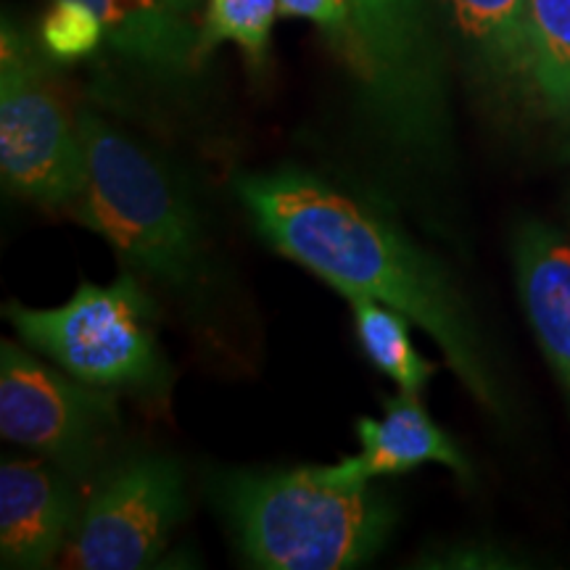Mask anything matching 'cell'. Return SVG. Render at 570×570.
I'll list each match as a JSON object with an SVG mask.
<instances>
[{
    "mask_svg": "<svg viewBox=\"0 0 570 570\" xmlns=\"http://www.w3.org/2000/svg\"><path fill=\"white\" fill-rule=\"evenodd\" d=\"M240 204L267 244L348 296L383 302L436 341L449 367L483 407L499 412V391L483 344L446 269L373 206L298 167L246 173Z\"/></svg>",
    "mask_w": 570,
    "mask_h": 570,
    "instance_id": "cell-1",
    "label": "cell"
},
{
    "mask_svg": "<svg viewBox=\"0 0 570 570\" xmlns=\"http://www.w3.org/2000/svg\"><path fill=\"white\" fill-rule=\"evenodd\" d=\"M169 3L175 6V9H180V11H185V13H190V17H194V11H196V6L202 3V0H169Z\"/></svg>",
    "mask_w": 570,
    "mask_h": 570,
    "instance_id": "cell-19",
    "label": "cell"
},
{
    "mask_svg": "<svg viewBox=\"0 0 570 570\" xmlns=\"http://www.w3.org/2000/svg\"><path fill=\"white\" fill-rule=\"evenodd\" d=\"M188 515L183 465L164 454H138L106 470L63 547V568L138 570L167 550Z\"/></svg>",
    "mask_w": 570,
    "mask_h": 570,
    "instance_id": "cell-8",
    "label": "cell"
},
{
    "mask_svg": "<svg viewBox=\"0 0 570 570\" xmlns=\"http://www.w3.org/2000/svg\"><path fill=\"white\" fill-rule=\"evenodd\" d=\"M38 46L3 17L0 32V175L27 202L59 209L80 198L88 161Z\"/></svg>",
    "mask_w": 570,
    "mask_h": 570,
    "instance_id": "cell-5",
    "label": "cell"
},
{
    "mask_svg": "<svg viewBox=\"0 0 570 570\" xmlns=\"http://www.w3.org/2000/svg\"><path fill=\"white\" fill-rule=\"evenodd\" d=\"M104 24L117 53L164 77L198 67V24L169 0H77Z\"/></svg>",
    "mask_w": 570,
    "mask_h": 570,
    "instance_id": "cell-12",
    "label": "cell"
},
{
    "mask_svg": "<svg viewBox=\"0 0 570 570\" xmlns=\"http://www.w3.org/2000/svg\"><path fill=\"white\" fill-rule=\"evenodd\" d=\"M283 17L309 19L336 38H346L348 0H277Z\"/></svg>",
    "mask_w": 570,
    "mask_h": 570,
    "instance_id": "cell-18",
    "label": "cell"
},
{
    "mask_svg": "<svg viewBox=\"0 0 570 570\" xmlns=\"http://www.w3.org/2000/svg\"><path fill=\"white\" fill-rule=\"evenodd\" d=\"M88 177L71 212L109 244L132 273L175 291L204 277L196 206L164 164L92 111L77 114Z\"/></svg>",
    "mask_w": 570,
    "mask_h": 570,
    "instance_id": "cell-3",
    "label": "cell"
},
{
    "mask_svg": "<svg viewBox=\"0 0 570 570\" xmlns=\"http://www.w3.org/2000/svg\"><path fill=\"white\" fill-rule=\"evenodd\" d=\"M71 475L51 460L0 465V560L3 568H46L63 552L80 508Z\"/></svg>",
    "mask_w": 570,
    "mask_h": 570,
    "instance_id": "cell-9",
    "label": "cell"
},
{
    "mask_svg": "<svg viewBox=\"0 0 570 570\" xmlns=\"http://www.w3.org/2000/svg\"><path fill=\"white\" fill-rule=\"evenodd\" d=\"M520 77L547 109H570V0L525 3Z\"/></svg>",
    "mask_w": 570,
    "mask_h": 570,
    "instance_id": "cell-13",
    "label": "cell"
},
{
    "mask_svg": "<svg viewBox=\"0 0 570 570\" xmlns=\"http://www.w3.org/2000/svg\"><path fill=\"white\" fill-rule=\"evenodd\" d=\"M515 273L533 336L570 396V244L550 225L525 223L515 235Z\"/></svg>",
    "mask_w": 570,
    "mask_h": 570,
    "instance_id": "cell-10",
    "label": "cell"
},
{
    "mask_svg": "<svg viewBox=\"0 0 570 570\" xmlns=\"http://www.w3.org/2000/svg\"><path fill=\"white\" fill-rule=\"evenodd\" d=\"M219 504L246 560L265 570H344L383 550L394 508L346 460L291 470H240Z\"/></svg>",
    "mask_w": 570,
    "mask_h": 570,
    "instance_id": "cell-2",
    "label": "cell"
},
{
    "mask_svg": "<svg viewBox=\"0 0 570 570\" xmlns=\"http://www.w3.org/2000/svg\"><path fill=\"white\" fill-rule=\"evenodd\" d=\"M3 312L32 352L77 381L156 402L167 396L173 370L156 336V304L132 269L109 285L82 283L53 309L9 302Z\"/></svg>",
    "mask_w": 570,
    "mask_h": 570,
    "instance_id": "cell-4",
    "label": "cell"
},
{
    "mask_svg": "<svg viewBox=\"0 0 570 570\" xmlns=\"http://www.w3.org/2000/svg\"><path fill=\"white\" fill-rule=\"evenodd\" d=\"M449 19L475 63L497 77H520L529 0H444Z\"/></svg>",
    "mask_w": 570,
    "mask_h": 570,
    "instance_id": "cell-15",
    "label": "cell"
},
{
    "mask_svg": "<svg viewBox=\"0 0 570 570\" xmlns=\"http://www.w3.org/2000/svg\"><path fill=\"white\" fill-rule=\"evenodd\" d=\"M344 42L391 138L433 151L444 138V82L425 0H348Z\"/></svg>",
    "mask_w": 570,
    "mask_h": 570,
    "instance_id": "cell-6",
    "label": "cell"
},
{
    "mask_svg": "<svg viewBox=\"0 0 570 570\" xmlns=\"http://www.w3.org/2000/svg\"><path fill=\"white\" fill-rule=\"evenodd\" d=\"M277 0H204V19L198 21V63L223 42H235L254 63L267 59Z\"/></svg>",
    "mask_w": 570,
    "mask_h": 570,
    "instance_id": "cell-16",
    "label": "cell"
},
{
    "mask_svg": "<svg viewBox=\"0 0 570 570\" xmlns=\"http://www.w3.org/2000/svg\"><path fill=\"white\" fill-rule=\"evenodd\" d=\"M386 415L381 420L362 417L356 423L360 454L344 458L348 468L362 479L377 475H402L425 462L452 468L454 473L468 479L470 465L458 444L433 423L417 394H399L383 402Z\"/></svg>",
    "mask_w": 570,
    "mask_h": 570,
    "instance_id": "cell-11",
    "label": "cell"
},
{
    "mask_svg": "<svg viewBox=\"0 0 570 570\" xmlns=\"http://www.w3.org/2000/svg\"><path fill=\"white\" fill-rule=\"evenodd\" d=\"M346 302L352 304L356 338L373 367L391 377L402 394L420 396V391L436 373V365L415 348V341L410 336V317L370 296H348Z\"/></svg>",
    "mask_w": 570,
    "mask_h": 570,
    "instance_id": "cell-14",
    "label": "cell"
},
{
    "mask_svg": "<svg viewBox=\"0 0 570 570\" xmlns=\"http://www.w3.org/2000/svg\"><path fill=\"white\" fill-rule=\"evenodd\" d=\"M114 391L53 370L32 352L0 344V433L59 465L71 479H88L119 436Z\"/></svg>",
    "mask_w": 570,
    "mask_h": 570,
    "instance_id": "cell-7",
    "label": "cell"
},
{
    "mask_svg": "<svg viewBox=\"0 0 570 570\" xmlns=\"http://www.w3.org/2000/svg\"><path fill=\"white\" fill-rule=\"evenodd\" d=\"M104 40V24L88 6L77 3V0H56L40 24L42 51L59 61L90 56Z\"/></svg>",
    "mask_w": 570,
    "mask_h": 570,
    "instance_id": "cell-17",
    "label": "cell"
}]
</instances>
